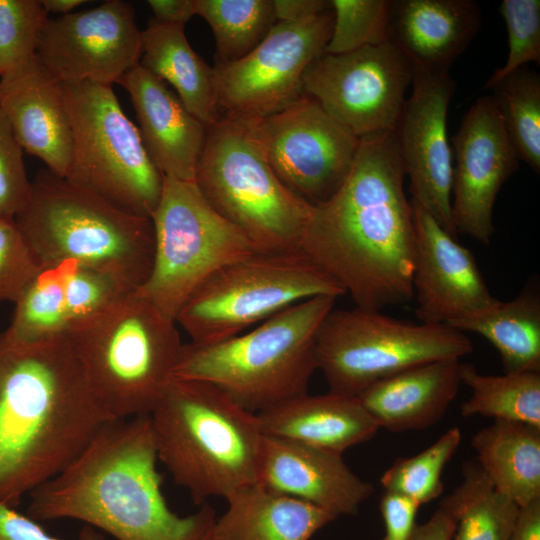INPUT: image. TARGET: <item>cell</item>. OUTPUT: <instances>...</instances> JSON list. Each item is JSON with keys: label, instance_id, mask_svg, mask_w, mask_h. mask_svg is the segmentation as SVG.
I'll list each match as a JSON object with an SVG mask.
<instances>
[{"label": "cell", "instance_id": "37", "mask_svg": "<svg viewBox=\"0 0 540 540\" xmlns=\"http://www.w3.org/2000/svg\"><path fill=\"white\" fill-rule=\"evenodd\" d=\"M391 0H330L334 22L324 52L343 54L388 41Z\"/></svg>", "mask_w": 540, "mask_h": 540}, {"label": "cell", "instance_id": "38", "mask_svg": "<svg viewBox=\"0 0 540 540\" xmlns=\"http://www.w3.org/2000/svg\"><path fill=\"white\" fill-rule=\"evenodd\" d=\"M499 11L507 29L508 56L487 80L485 89H491L527 63L540 64V1L503 0Z\"/></svg>", "mask_w": 540, "mask_h": 540}, {"label": "cell", "instance_id": "8", "mask_svg": "<svg viewBox=\"0 0 540 540\" xmlns=\"http://www.w3.org/2000/svg\"><path fill=\"white\" fill-rule=\"evenodd\" d=\"M194 182L259 252H300L313 205L273 171L258 119L224 113L207 127Z\"/></svg>", "mask_w": 540, "mask_h": 540}, {"label": "cell", "instance_id": "44", "mask_svg": "<svg viewBox=\"0 0 540 540\" xmlns=\"http://www.w3.org/2000/svg\"><path fill=\"white\" fill-rule=\"evenodd\" d=\"M277 22L298 21L331 9L330 0H273Z\"/></svg>", "mask_w": 540, "mask_h": 540}, {"label": "cell", "instance_id": "6", "mask_svg": "<svg viewBox=\"0 0 540 540\" xmlns=\"http://www.w3.org/2000/svg\"><path fill=\"white\" fill-rule=\"evenodd\" d=\"M15 221L42 268L64 260L111 273L134 286L148 279L154 257L151 219L40 170Z\"/></svg>", "mask_w": 540, "mask_h": 540}, {"label": "cell", "instance_id": "14", "mask_svg": "<svg viewBox=\"0 0 540 540\" xmlns=\"http://www.w3.org/2000/svg\"><path fill=\"white\" fill-rule=\"evenodd\" d=\"M333 22L332 8L298 21L277 22L247 56L215 65L221 113L261 119L298 100L304 94L303 74L324 52Z\"/></svg>", "mask_w": 540, "mask_h": 540}, {"label": "cell", "instance_id": "30", "mask_svg": "<svg viewBox=\"0 0 540 540\" xmlns=\"http://www.w3.org/2000/svg\"><path fill=\"white\" fill-rule=\"evenodd\" d=\"M448 326L487 339L499 352L505 373L540 372V294L535 283L527 284L512 300H497Z\"/></svg>", "mask_w": 540, "mask_h": 540}, {"label": "cell", "instance_id": "1", "mask_svg": "<svg viewBox=\"0 0 540 540\" xmlns=\"http://www.w3.org/2000/svg\"><path fill=\"white\" fill-rule=\"evenodd\" d=\"M394 132L360 138L339 190L313 205L300 252L358 307L382 310L413 298L415 228Z\"/></svg>", "mask_w": 540, "mask_h": 540}, {"label": "cell", "instance_id": "42", "mask_svg": "<svg viewBox=\"0 0 540 540\" xmlns=\"http://www.w3.org/2000/svg\"><path fill=\"white\" fill-rule=\"evenodd\" d=\"M0 540H60L48 534L34 519L0 503ZM79 540H105L93 528L86 526Z\"/></svg>", "mask_w": 540, "mask_h": 540}, {"label": "cell", "instance_id": "18", "mask_svg": "<svg viewBox=\"0 0 540 540\" xmlns=\"http://www.w3.org/2000/svg\"><path fill=\"white\" fill-rule=\"evenodd\" d=\"M451 142L455 156L451 198L455 231L489 245L497 195L520 161L492 95L480 97L469 108Z\"/></svg>", "mask_w": 540, "mask_h": 540}, {"label": "cell", "instance_id": "45", "mask_svg": "<svg viewBox=\"0 0 540 540\" xmlns=\"http://www.w3.org/2000/svg\"><path fill=\"white\" fill-rule=\"evenodd\" d=\"M456 523L442 507L424 523L416 525L411 540H452Z\"/></svg>", "mask_w": 540, "mask_h": 540}, {"label": "cell", "instance_id": "31", "mask_svg": "<svg viewBox=\"0 0 540 540\" xmlns=\"http://www.w3.org/2000/svg\"><path fill=\"white\" fill-rule=\"evenodd\" d=\"M455 520L454 540H510L520 507L499 492L477 461L462 465V481L440 503Z\"/></svg>", "mask_w": 540, "mask_h": 540}, {"label": "cell", "instance_id": "29", "mask_svg": "<svg viewBox=\"0 0 540 540\" xmlns=\"http://www.w3.org/2000/svg\"><path fill=\"white\" fill-rule=\"evenodd\" d=\"M471 444L499 492L519 507L540 499V427L495 420L475 433Z\"/></svg>", "mask_w": 540, "mask_h": 540}, {"label": "cell", "instance_id": "9", "mask_svg": "<svg viewBox=\"0 0 540 540\" xmlns=\"http://www.w3.org/2000/svg\"><path fill=\"white\" fill-rule=\"evenodd\" d=\"M60 89L72 137L64 178L127 213L151 219L161 197L163 175L112 85L60 82Z\"/></svg>", "mask_w": 540, "mask_h": 540}, {"label": "cell", "instance_id": "22", "mask_svg": "<svg viewBox=\"0 0 540 540\" xmlns=\"http://www.w3.org/2000/svg\"><path fill=\"white\" fill-rule=\"evenodd\" d=\"M128 92L145 149L163 177L194 182L207 127L140 64L118 82Z\"/></svg>", "mask_w": 540, "mask_h": 540}, {"label": "cell", "instance_id": "33", "mask_svg": "<svg viewBox=\"0 0 540 540\" xmlns=\"http://www.w3.org/2000/svg\"><path fill=\"white\" fill-rule=\"evenodd\" d=\"M196 15L210 26L215 65L236 62L253 51L277 23L273 0H195Z\"/></svg>", "mask_w": 540, "mask_h": 540}, {"label": "cell", "instance_id": "23", "mask_svg": "<svg viewBox=\"0 0 540 540\" xmlns=\"http://www.w3.org/2000/svg\"><path fill=\"white\" fill-rule=\"evenodd\" d=\"M474 0H391L388 41L413 70L449 73L480 30Z\"/></svg>", "mask_w": 540, "mask_h": 540}, {"label": "cell", "instance_id": "17", "mask_svg": "<svg viewBox=\"0 0 540 540\" xmlns=\"http://www.w3.org/2000/svg\"><path fill=\"white\" fill-rule=\"evenodd\" d=\"M412 92L393 130L412 200L457 238L451 209L453 164L447 112L456 83L449 73L413 70Z\"/></svg>", "mask_w": 540, "mask_h": 540}, {"label": "cell", "instance_id": "36", "mask_svg": "<svg viewBox=\"0 0 540 540\" xmlns=\"http://www.w3.org/2000/svg\"><path fill=\"white\" fill-rule=\"evenodd\" d=\"M47 20L40 0H0V78L36 59Z\"/></svg>", "mask_w": 540, "mask_h": 540}, {"label": "cell", "instance_id": "2", "mask_svg": "<svg viewBox=\"0 0 540 540\" xmlns=\"http://www.w3.org/2000/svg\"><path fill=\"white\" fill-rule=\"evenodd\" d=\"M65 335L17 343L0 333V503L60 473L108 422Z\"/></svg>", "mask_w": 540, "mask_h": 540}, {"label": "cell", "instance_id": "21", "mask_svg": "<svg viewBox=\"0 0 540 540\" xmlns=\"http://www.w3.org/2000/svg\"><path fill=\"white\" fill-rule=\"evenodd\" d=\"M258 483L335 519L357 514L374 491L347 466L342 454L264 435Z\"/></svg>", "mask_w": 540, "mask_h": 540}, {"label": "cell", "instance_id": "13", "mask_svg": "<svg viewBox=\"0 0 540 540\" xmlns=\"http://www.w3.org/2000/svg\"><path fill=\"white\" fill-rule=\"evenodd\" d=\"M413 68L389 42L317 56L302 77L304 94L315 99L358 138L395 128Z\"/></svg>", "mask_w": 540, "mask_h": 540}, {"label": "cell", "instance_id": "35", "mask_svg": "<svg viewBox=\"0 0 540 540\" xmlns=\"http://www.w3.org/2000/svg\"><path fill=\"white\" fill-rule=\"evenodd\" d=\"M461 442V431L453 427L432 445L410 457H399L380 478L386 492L407 497L420 506L441 495L442 473Z\"/></svg>", "mask_w": 540, "mask_h": 540}, {"label": "cell", "instance_id": "25", "mask_svg": "<svg viewBox=\"0 0 540 540\" xmlns=\"http://www.w3.org/2000/svg\"><path fill=\"white\" fill-rule=\"evenodd\" d=\"M460 369L458 358L423 363L375 382L356 397L379 428L426 429L444 416L456 398Z\"/></svg>", "mask_w": 540, "mask_h": 540}, {"label": "cell", "instance_id": "7", "mask_svg": "<svg viewBox=\"0 0 540 540\" xmlns=\"http://www.w3.org/2000/svg\"><path fill=\"white\" fill-rule=\"evenodd\" d=\"M176 322L135 290L65 336L98 402L114 419L149 415L173 378Z\"/></svg>", "mask_w": 540, "mask_h": 540}, {"label": "cell", "instance_id": "39", "mask_svg": "<svg viewBox=\"0 0 540 540\" xmlns=\"http://www.w3.org/2000/svg\"><path fill=\"white\" fill-rule=\"evenodd\" d=\"M41 269L15 219L0 217V302L16 303Z\"/></svg>", "mask_w": 540, "mask_h": 540}, {"label": "cell", "instance_id": "34", "mask_svg": "<svg viewBox=\"0 0 540 540\" xmlns=\"http://www.w3.org/2000/svg\"><path fill=\"white\" fill-rule=\"evenodd\" d=\"M509 139L519 160L540 172V75L526 66L492 88Z\"/></svg>", "mask_w": 540, "mask_h": 540}, {"label": "cell", "instance_id": "12", "mask_svg": "<svg viewBox=\"0 0 540 540\" xmlns=\"http://www.w3.org/2000/svg\"><path fill=\"white\" fill-rule=\"evenodd\" d=\"M151 221L153 264L137 292L175 322L185 301L208 277L259 252L240 229L209 205L195 182L163 177Z\"/></svg>", "mask_w": 540, "mask_h": 540}, {"label": "cell", "instance_id": "26", "mask_svg": "<svg viewBox=\"0 0 540 540\" xmlns=\"http://www.w3.org/2000/svg\"><path fill=\"white\" fill-rule=\"evenodd\" d=\"M264 436L343 454L372 439L380 429L357 397L307 393L255 414Z\"/></svg>", "mask_w": 540, "mask_h": 540}, {"label": "cell", "instance_id": "46", "mask_svg": "<svg viewBox=\"0 0 540 540\" xmlns=\"http://www.w3.org/2000/svg\"><path fill=\"white\" fill-rule=\"evenodd\" d=\"M510 540H540V499L520 507Z\"/></svg>", "mask_w": 540, "mask_h": 540}, {"label": "cell", "instance_id": "40", "mask_svg": "<svg viewBox=\"0 0 540 540\" xmlns=\"http://www.w3.org/2000/svg\"><path fill=\"white\" fill-rule=\"evenodd\" d=\"M31 190L23 149L0 109V217L15 219L28 203Z\"/></svg>", "mask_w": 540, "mask_h": 540}, {"label": "cell", "instance_id": "28", "mask_svg": "<svg viewBox=\"0 0 540 540\" xmlns=\"http://www.w3.org/2000/svg\"><path fill=\"white\" fill-rule=\"evenodd\" d=\"M141 66L174 88L186 109L206 127L222 116L214 67L191 47L184 26L154 20L142 30Z\"/></svg>", "mask_w": 540, "mask_h": 540}, {"label": "cell", "instance_id": "19", "mask_svg": "<svg viewBox=\"0 0 540 540\" xmlns=\"http://www.w3.org/2000/svg\"><path fill=\"white\" fill-rule=\"evenodd\" d=\"M135 290L111 273L64 260L41 269L15 303L3 332L17 343L62 336Z\"/></svg>", "mask_w": 540, "mask_h": 540}, {"label": "cell", "instance_id": "27", "mask_svg": "<svg viewBox=\"0 0 540 540\" xmlns=\"http://www.w3.org/2000/svg\"><path fill=\"white\" fill-rule=\"evenodd\" d=\"M225 513L216 519L213 540H309L335 520L325 511L260 483L226 498Z\"/></svg>", "mask_w": 540, "mask_h": 540}, {"label": "cell", "instance_id": "20", "mask_svg": "<svg viewBox=\"0 0 540 540\" xmlns=\"http://www.w3.org/2000/svg\"><path fill=\"white\" fill-rule=\"evenodd\" d=\"M415 228L413 297L421 323L446 325L472 316L493 297L473 253L411 199Z\"/></svg>", "mask_w": 540, "mask_h": 540}, {"label": "cell", "instance_id": "32", "mask_svg": "<svg viewBox=\"0 0 540 540\" xmlns=\"http://www.w3.org/2000/svg\"><path fill=\"white\" fill-rule=\"evenodd\" d=\"M460 376L471 390L460 407L463 417L478 415L540 427V372L485 375L461 362Z\"/></svg>", "mask_w": 540, "mask_h": 540}, {"label": "cell", "instance_id": "11", "mask_svg": "<svg viewBox=\"0 0 540 540\" xmlns=\"http://www.w3.org/2000/svg\"><path fill=\"white\" fill-rule=\"evenodd\" d=\"M473 351L471 340L446 325L412 323L381 310L332 309L316 337L317 369L329 391L359 395L370 385L408 368Z\"/></svg>", "mask_w": 540, "mask_h": 540}, {"label": "cell", "instance_id": "47", "mask_svg": "<svg viewBox=\"0 0 540 540\" xmlns=\"http://www.w3.org/2000/svg\"><path fill=\"white\" fill-rule=\"evenodd\" d=\"M43 9L48 13L67 15L73 10L86 3L85 0H40Z\"/></svg>", "mask_w": 540, "mask_h": 540}, {"label": "cell", "instance_id": "4", "mask_svg": "<svg viewBox=\"0 0 540 540\" xmlns=\"http://www.w3.org/2000/svg\"><path fill=\"white\" fill-rule=\"evenodd\" d=\"M149 417L158 460L195 504L258 482L263 434L256 415L216 386L173 377Z\"/></svg>", "mask_w": 540, "mask_h": 540}, {"label": "cell", "instance_id": "43", "mask_svg": "<svg viewBox=\"0 0 540 540\" xmlns=\"http://www.w3.org/2000/svg\"><path fill=\"white\" fill-rule=\"evenodd\" d=\"M153 19L167 25L185 24L196 15L195 0H148Z\"/></svg>", "mask_w": 540, "mask_h": 540}, {"label": "cell", "instance_id": "16", "mask_svg": "<svg viewBox=\"0 0 540 540\" xmlns=\"http://www.w3.org/2000/svg\"><path fill=\"white\" fill-rule=\"evenodd\" d=\"M141 55L142 30L133 6L122 0L48 18L36 53L58 82L104 85L118 84Z\"/></svg>", "mask_w": 540, "mask_h": 540}, {"label": "cell", "instance_id": "15", "mask_svg": "<svg viewBox=\"0 0 540 540\" xmlns=\"http://www.w3.org/2000/svg\"><path fill=\"white\" fill-rule=\"evenodd\" d=\"M258 128L277 177L312 205L327 201L339 190L360 146V138L306 94L258 119Z\"/></svg>", "mask_w": 540, "mask_h": 540}, {"label": "cell", "instance_id": "3", "mask_svg": "<svg viewBox=\"0 0 540 540\" xmlns=\"http://www.w3.org/2000/svg\"><path fill=\"white\" fill-rule=\"evenodd\" d=\"M149 415L105 424L56 476L30 493L35 521L76 519L118 540H213L208 504L179 516L162 493Z\"/></svg>", "mask_w": 540, "mask_h": 540}, {"label": "cell", "instance_id": "5", "mask_svg": "<svg viewBox=\"0 0 540 540\" xmlns=\"http://www.w3.org/2000/svg\"><path fill=\"white\" fill-rule=\"evenodd\" d=\"M336 297L298 302L254 329L209 344H183L173 377L208 382L258 413L307 393L317 370L316 337Z\"/></svg>", "mask_w": 540, "mask_h": 540}, {"label": "cell", "instance_id": "10", "mask_svg": "<svg viewBox=\"0 0 540 540\" xmlns=\"http://www.w3.org/2000/svg\"><path fill=\"white\" fill-rule=\"evenodd\" d=\"M344 294L301 252H255L208 277L185 301L176 323L191 342L215 343L303 300Z\"/></svg>", "mask_w": 540, "mask_h": 540}, {"label": "cell", "instance_id": "41", "mask_svg": "<svg viewBox=\"0 0 540 540\" xmlns=\"http://www.w3.org/2000/svg\"><path fill=\"white\" fill-rule=\"evenodd\" d=\"M419 507L418 503L407 497L385 491L380 500L385 526L382 540H411Z\"/></svg>", "mask_w": 540, "mask_h": 540}, {"label": "cell", "instance_id": "24", "mask_svg": "<svg viewBox=\"0 0 540 540\" xmlns=\"http://www.w3.org/2000/svg\"><path fill=\"white\" fill-rule=\"evenodd\" d=\"M0 109L23 151L43 161L49 171L65 177L72 150L69 119L60 82L37 57L0 78Z\"/></svg>", "mask_w": 540, "mask_h": 540}]
</instances>
